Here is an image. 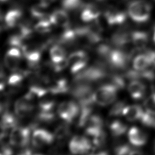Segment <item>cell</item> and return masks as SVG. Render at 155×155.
<instances>
[{"label": "cell", "instance_id": "1", "mask_svg": "<svg viewBox=\"0 0 155 155\" xmlns=\"http://www.w3.org/2000/svg\"><path fill=\"white\" fill-rule=\"evenodd\" d=\"M109 76L108 71L105 65L98 63L94 65L85 68L81 71L76 74L74 82H96Z\"/></svg>", "mask_w": 155, "mask_h": 155}, {"label": "cell", "instance_id": "2", "mask_svg": "<svg viewBox=\"0 0 155 155\" xmlns=\"http://www.w3.org/2000/svg\"><path fill=\"white\" fill-rule=\"evenodd\" d=\"M152 7L144 0H134L128 6V15L135 22L145 23L147 22L151 15Z\"/></svg>", "mask_w": 155, "mask_h": 155}, {"label": "cell", "instance_id": "3", "mask_svg": "<svg viewBox=\"0 0 155 155\" xmlns=\"http://www.w3.org/2000/svg\"><path fill=\"white\" fill-rule=\"evenodd\" d=\"M118 90L114 85L110 83L101 86L94 91V103L101 106H106L111 104L116 99Z\"/></svg>", "mask_w": 155, "mask_h": 155}, {"label": "cell", "instance_id": "4", "mask_svg": "<svg viewBox=\"0 0 155 155\" xmlns=\"http://www.w3.org/2000/svg\"><path fill=\"white\" fill-rule=\"evenodd\" d=\"M130 54L120 49H111L105 59L110 67L115 70H123L130 61Z\"/></svg>", "mask_w": 155, "mask_h": 155}, {"label": "cell", "instance_id": "5", "mask_svg": "<svg viewBox=\"0 0 155 155\" xmlns=\"http://www.w3.org/2000/svg\"><path fill=\"white\" fill-rule=\"evenodd\" d=\"M80 107L73 101L62 102L58 107L57 113L58 116L66 123H71L78 116Z\"/></svg>", "mask_w": 155, "mask_h": 155}, {"label": "cell", "instance_id": "6", "mask_svg": "<svg viewBox=\"0 0 155 155\" xmlns=\"http://www.w3.org/2000/svg\"><path fill=\"white\" fill-rule=\"evenodd\" d=\"M31 127H15L10 134V144L24 147L27 145L30 138Z\"/></svg>", "mask_w": 155, "mask_h": 155}, {"label": "cell", "instance_id": "7", "mask_svg": "<svg viewBox=\"0 0 155 155\" xmlns=\"http://www.w3.org/2000/svg\"><path fill=\"white\" fill-rule=\"evenodd\" d=\"M70 150L72 154L81 155L93 149L91 140L86 136H75L70 142Z\"/></svg>", "mask_w": 155, "mask_h": 155}, {"label": "cell", "instance_id": "8", "mask_svg": "<svg viewBox=\"0 0 155 155\" xmlns=\"http://www.w3.org/2000/svg\"><path fill=\"white\" fill-rule=\"evenodd\" d=\"M67 60L71 73L76 74L85 68L88 62V56L85 51L79 50L71 53Z\"/></svg>", "mask_w": 155, "mask_h": 155}, {"label": "cell", "instance_id": "9", "mask_svg": "<svg viewBox=\"0 0 155 155\" xmlns=\"http://www.w3.org/2000/svg\"><path fill=\"white\" fill-rule=\"evenodd\" d=\"M54 136L48 131L39 128L34 131L31 137L32 145L36 148H41L46 145L51 143Z\"/></svg>", "mask_w": 155, "mask_h": 155}, {"label": "cell", "instance_id": "10", "mask_svg": "<svg viewBox=\"0 0 155 155\" xmlns=\"http://www.w3.org/2000/svg\"><path fill=\"white\" fill-rule=\"evenodd\" d=\"M103 120L98 115H91L85 125V133L90 139L98 136L103 131Z\"/></svg>", "mask_w": 155, "mask_h": 155}, {"label": "cell", "instance_id": "11", "mask_svg": "<svg viewBox=\"0 0 155 155\" xmlns=\"http://www.w3.org/2000/svg\"><path fill=\"white\" fill-rule=\"evenodd\" d=\"M22 54L18 48L12 47L6 53L4 58L5 66L11 71H15L18 69Z\"/></svg>", "mask_w": 155, "mask_h": 155}, {"label": "cell", "instance_id": "12", "mask_svg": "<svg viewBox=\"0 0 155 155\" xmlns=\"http://www.w3.org/2000/svg\"><path fill=\"white\" fill-rule=\"evenodd\" d=\"M34 101L25 96L19 99L15 103V111L17 116L24 117L34 108Z\"/></svg>", "mask_w": 155, "mask_h": 155}, {"label": "cell", "instance_id": "13", "mask_svg": "<svg viewBox=\"0 0 155 155\" xmlns=\"http://www.w3.org/2000/svg\"><path fill=\"white\" fill-rule=\"evenodd\" d=\"M48 84L49 93L54 94L65 93L70 90V87L69 86L67 81L63 78L51 79Z\"/></svg>", "mask_w": 155, "mask_h": 155}, {"label": "cell", "instance_id": "14", "mask_svg": "<svg viewBox=\"0 0 155 155\" xmlns=\"http://www.w3.org/2000/svg\"><path fill=\"white\" fill-rule=\"evenodd\" d=\"M128 136L130 142L137 147L144 145L147 141V137L145 133L136 127H133L130 129Z\"/></svg>", "mask_w": 155, "mask_h": 155}, {"label": "cell", "instance_id": "15", "mask_svg": "<svg viewBox=\"0 0 155 155\" xmlns=\"http://www.w3.org/2000/svg\"><path fill=\"white\" fill-rule=\"evenodd\" d=\"M128 90L133 99L139 100L145 95L146 87L142 82L137 80H133L128 84Z\"/></svg>", "mask_w": 155, "mask_h": 155}, {"label": "cell", "instance_id": "16", "mask_svg": "<svg viewBox=\"0 0 155 155\" xmlns=\"http://www.w3.org/2000/svg\"><path fill=\"white\" fill-rule=\"evenodd\" d=\"M50 20L52 24L61 27H67L69 25V17L64 10H56L50 15Z\"/></svg>", "mask_w": 155, "mask_h": 155}, {"label": "cell", "instance_id": "17", "mask_svg": "<svg viewBox=\"0 0 155 155\" xmlns=\"http://www.w3.org/2000/svg\"><path fill=\"white\" fill-rule=\"evenodd\" d=\"M134 69L137 71H143L152 65L151 58L147 51L137 55L133 62Z\"/></svg>", "mask_w": 155, "mask_h": 155}, {"label": "cell", "instance_id": "18", "mask_svg": "<svg viewBox=\"0 0 155 155\" xmlns=\"http://www.w3.org/2000/svg\"><path fill=\"white\" fill-rule=\"evenodd\" d=\"M107 23L110 25H118L124 23L126 20V14L114 9H110L105 13Z\"/></svg>", "mask_w": 155, "mask_h": 155}, {"label": "cell", "instance_id": "19", "mask_svg": "<svg viewBox=\"0 0 155 155\" xmlns=\"http://www.w3.org/2000/svg\"><path fill=\"white\" fill-rule=\"evenodd\" d=\"M131 33L120 30L113 34L111 38L112 43L117 47H123L131 42Z\"/></svg>", "mask_w": 155, "mask_h": 155}, {"label": "cell", "instance_id": "20", "mask_svg": "<svg viewBox=\"0 0 155 155\" xmlns=\"http://www.w3.org/2000/svg\"><path fill=\"white\" fill-rule=\"evenodd\" d=\"M143 111L142 108L137 105L125 106L123 111V115L130 121L140 119Z\"/></svg>", "mask_w": 155, "mask_h": 155}, {"label": "cell", "instance_id": "21", "mask_svg": "<svg viewBox=\"0 0 155 155\" xmlns=\"http://www.w3.org/2000/svg\"><path fill=\"white\" fill-rule=\"evenodd\" d=\"M148 39V36L146 32L136 31L131 33V42L137 48L141 49L145 47Z\"/></svg>", "mask_w": 155, "mask_h": 155}, {"label": "cell", "instance_id": "22", "mask_svg": "<svg viewBox=\"0 0 155 155\" xmlns=\"http://www.w3.org/2000/svg\"><path fill=\"white\" fill-rule=\"evenodd\" d=\"M18 124V119L16 117L9 113L8 111L4 112L1 119V128L4 131H6L10 128H13L16 127Z\"/></svg>", "mask_w": 155, "mask_h": 155}, {"label": "cell", "instance_id": "23", "mask_svg": "<svg viewBox=\"0 0 155 155\" xmlns=\"http://www.w3.org/2000/svg\"><path fill=\"white\" fill-rule=\"evenodd\" d=\"M22 16V12L18 9L9 10L5 16V23L8 27H13L18 23Z\"/></svg>", "mask_w": 155, "mask_h": 155}, {"label": "cell", "instance_id": "24", "mask_svg": "<svg viewBox=\"0 0 155 155\" xmlns=\"http://www.w3.org/2000/svg\"><path fill=\"white\" fill-rule=\"evenodd\" d=\"M100 15L99 10L94 6L88 5L82 12L81 19L84 22H90L98 18Z\"/></svg>", "mask_w": 155, "mask_h": 155}, {"label": "cell", "instance_id": "25", "mask_svg": "<svg viewBox=\"0 0 155 155\" xmlns=\"http://www.w3.org/2000/svg\"><path fill=\"white\" fill-rule=\"evenodd\" d=\"M50 55L53 63H58L65 59L66 51L60 45H53L50 51Z\"/></svg>", "mask_w": 155, "mask_h": 155}, {"label": "cell", "instance_id": "26", "mask_svg": "<svg viewBox=\"0 0 155 155\" xmlns=\"http://www.w3.org/2000/svg\"><path fill=\"white\" fill-rule=\"evenodd\" d=\"M111 134L114 137H119L124 134L127 129L126 124L119 120H115L111 122L109 125Z\"/></svg>", "mask_w": 155, "mask_h": 155}, {"label": "cell", "instance_id": "27", "mask_svg": "<svg viewBox=\"0 0 155 155\" xmlns=\"http://www.w3.org/2000/svg\"><path fill=\"white\" fill-rule=\"evenodd\" d=\"M70 133V130L68 126V124L66 123L65 124L60 125L55 129L54 136L58 140L62 142L68 137Z\"/></svg>", "mask_w": 155, "mask_h": 155}, {"label": "cell", "instance_id": "28", "mask_svg": "<svg viewBox=\"0 0 155 155\" xmlns=\"http://www.w3.org/2000/svg\"><path fill=\"white\" fill-rule=\"evenodd\" d=\"M56 119V114L54 110L50 111H41L39 112L36 116V120L39 122L44 123H50L53 122Z\"/></svg>", "mask_w": 155, "mask_h": 155}, {"label": "cell", "instance_id": "29", "mask_svg": "<svg viewBox=\"0 0 155 155\" xmlns=\"http://www.w3.org/2000/svg\"><path fill=\"white\" fill-rule=\"evenodd\" d=\"M51 24L50 20V16L48 18L40 20L35 25V30L39 33H47L51 30Z\"/></svg>", "mask_w": 155, "mask_h": 155}, {"label": "cell", "instance_id": "30", "mask_svg": "<svg viewBox=\"0 0 155 155\" xmlns=\"http://www.w3.org/2000/svg\"><path fill=\"white\" fill-rule=\"evenodd\" d=\"M45 7L46 6L42 4L33 6L31 9V13L34 18L42 20L48 18L49 16H47L45 12Z\"/></svg>", "mask_w": 155, "mask_h": 155}, {"label": "cell", "instance_id": "31", "mask_svg": "<svg viewBox=\"0 0 155 155\" xmlns=\"http://www.w3.org/2000/svg\"><path fill=\"white\" fill-rule=\"evenodd\" d=\"M141 123L148 127L155 128V114L145 111L143 113L140 119Z\"/></svg>", "mask_w": 155, "mask_h": 155}, {"label": "cell", "instance_id": "32", "mask_svg": "<svg viewBox=\"0 0 155 155\" xmlns=\"http://www.w3.org/2000/svg\"><path fill=\"white\" fill-rule=\"evenodd\" d=\"M55 106V101L50 97L42 98L38 104L39 110L50 111L54 110Z\"/></svg>", "mask_w": 155, "mask_h": 155}, {"label": "cell", "instance_id": "33", "mask_svg": "<svg viewBox=\"0 0 155 155\" xmlns=\"http://www.w3.org/2000/svg\"><path fill=\"white\" fill-rule=\"evenodd\" d=\"M125 107V104L122 101L116 102L111 108L109 111V114L111 116H119L123 115V111Z\"/></svg>", "mask_w": 155, "mask_h": 155}, {"label": "cell", "instance_id": "34", "mask_svg": "<svg viewBox=\"0 0 155 155\" xmlns=\"http://www.w3.org/2000/svg\"><path fill=\"white\" fill-rule=\"evenodd\" d=\"M143 105L147 111L155 114V92H153L145 100Z\"/></svg>", "mask_w": 155, "mask_h": 155}, {"label": "cell", "instance_id": "35", "mask_svg": "<svg viewBox=\"0 0 155 155\" xmlns=\"http://www.w3.org/2000/svg\"><path fill=\"white\" fill-rule=\"evenodd\" d=\"M62 5L64 8L68 10H73L79 8L82 5L81 0H62Z\"/></svg>", "mask_w": 155, "mask_h": 155}, {"label": "cell", "instance_id": "36", "mask_svg": "<svg viewBox=\"0 0 155 155\" xmlns=\"http://www.w3.org/2000/svg\"><path fill=\"white\" fill-rule=\"evenodd\" d=\"M131 148L127 144L119 145L114 150V155H130Z\"/></svg>", "mask_w": 155, "mask_h": 155}, {"label": "cell", "instance_id": "37", "mask_svg": "<svg viewBox=\"0 0 155 155\" xmlns=\"http://www.w3.org/2000/svg\"><path fill=\"white\" fill-rule=\"evenodd\" d=\"M1 155H17L15 154L13 151L9 147H4L3 148L1 153Z\"/></svg>", "mask_w": 155, "mask_h": 155}, {"label": "cell", "instance_id": "38", "mask_svg": "<svg viewBox=\"0 0 155 155\" xmlns=\"http://www.w3.org/2000/svg\"><path fill=\"white\" fill-rule=\"evenodd\" d=\"M17 155H34L33 154L32 150L29 148H24Z\"/></svg>", "mask_w": 155, "mask_h": 155}, {"label": "cell", "instance_id": "39", "mask_svg": "<svg viewBox=\"0 0 155 155\" xmlns=\"http://www.w3.org/2000/svg\"><path fill=\"white\" fill-rule=\"evenodd\" d=\"M130 155H145L142 152L139 150H132L131 151Z\"/></svg>", "mask_w": 155, "mask_h": 155}, {"label": "cell", "instance_id": "40", "mask_svg": "<svg viewBox=\"0 0 155 155\" xmlns=\"http://www.w3.org/2000/svg\"><path fill=\"white\" fill-rule=\"evenodd\" d=\"M152 38H153V42H154V44H155V27H154V30H153V36H152Z\"/></svg>", "mask_w": 155, "mask_h": 155}, {"label": "cell", "instance_id": "41", "mask_svg": "<svg viewBox=\"0 0 155 155\" xmlns=\"http://www.w3.org/2000/svg\"><path fill=\"white\" fill-rule=\"evenodd\" d=\"M7 1V0H1V1Z\"/></svg>", "mask_w": 155, "mask_h": 155}, {"label": "cell", "instance_id": "42", "mask_svg": "<svg viewBox=\"0 0 155 155\" xmlns=\"http://www.w3.org/2000/svg\"><path fill=\"white\" fill-rule=\"evenodd\" d=\"M34 155H42V154H34Z\"/></svg>", "mask_w": 155, "mask_h": 155}, {"label": "cell", "instance_id": "43", "mask_svg": "<svg viewBox=\"0 0 155 155\" xmlns=\"http://www.w3.org/2000/svg\"><path fill=\"white\" fill-rule=\"evenodd\" d=\"M154 151H155V145H154Z\"/></svg>", "mask_w": 155, "mask_h": 155}, {"label": "cell", "instance_id": "44", "mask_svg": "<svg viewBox=\"0 0 155 155\" xmlns=\"http://www.w3.org/2000/svg\"><path fill=\"white\" fill-rule=\"evenodd\" d=\"M63 155H68V154H63Z\"/></svg>", "mask_w": 155, "mask_h": 155}]
</instances>
